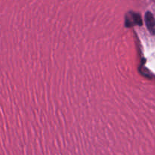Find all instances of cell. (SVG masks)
I'll use <instances>...</instances> for the list:
<instances>
[{
    "label": "cell",
    "instance_id": "obj_1",
    "mask_svg": "<svg viewBox=\"0 0 155 155\" xmlns=\"http://www.w3.org/2000/svg\"><path fill=\"white\" fill-rule=\"evenodd\" d=\"M33 26L21 36L33 155H115L137 132L136 69L114 32Z\"/></svg>",
    "mask_w": 155,
    "mask_h": 155
}]
</instances>
